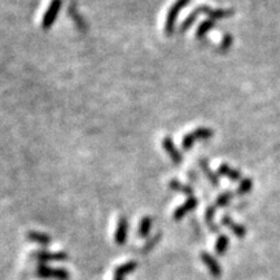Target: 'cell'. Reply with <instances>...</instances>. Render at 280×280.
<instances>
[{"mask_svg":"<svg viewBox=\"0 0 280 280\" xmlns=\"http://www.w3.org/2000/svg\"><path fill=\"white\" fill-rule=\"evenodd\" d=\"M252 187H253L252 179H250L249 177L243 178V179L240 181L239 187H237V193H239V195H245V193L252 191Z\"/></svg>","mask_w":280,"mask_h":280,"instance_id":"cell-21","label":"cell"},{"mask_svg":"<svg viewBox=\"0 0 280 280\" xmlns=\"http://www.w3.org/2000/svg\"><path fill=\"white\" fill-rule=\"evenodd\" d=\"M62 6V0H52L47 8L46 13H44L43 19H42V29L43 30H48L51 26L55 24V20H56L57 15H59V11Z\"/></svg>","mask_w":280,"mask_h":280,"instance_id":"cell-4","label":"cell"},{"mask_svg":"<svg viewBox=\"0 0 280 280\" xmlns=\"http://www.w3.org/2000/svg\"><path fill=\"white\" fill-rule=\"evenodd\" d=\"M199 164H200V168H201L202 173H204L205 177L208 178L209 181H210V183H212L213 186H218V184H219V177H218V174H215L212 169L209 168V162L206 161L205 159H200Z\"/></svg>","mask_w":280,"mask_h":280,"instance_id":"cell-14","label":"cell"},{"mask_svg":"<svg viewBox=\"0 0 280 280\" xmlns=\"http://www.w3.org/2000/svg\"><path fill=\"white\" fill-rule=\"evenodd\" d=\"M37 276L42 279H57V280H68L70 277L69 272L64 268H53L42 263L37 267Z\"/></svg>","mask_w":280,"mask_h":280,"instance_id":"cell-3","label":"cell"},{"mask_svg":"<svg viewBox=\"0 0 280 280\" xmlns=\"http://www.w3.org/2000/svg\"><path fill=\"white\" fill-rule=\"evenodd\" d=\"M128 235V222L126 217H121L118 221V226H117V231H115V243L118 245H123L127 241Z\"/></svg>","mask_w":280,"mask_h":280,"instance_id":"cell-9","label":"cell"},{"mask_svg":"<svg viewBox=\"0 0 280 280\" xmlns=\"http://www.w3.org/2000/svg\"><path fill=\"white\" fill-rule=\"evenodd\" d=\"M232 35L231 34H224L223 39H222V43L219 46V50L221 51H227L231 46H232Z\"/></svg>","mask_w":280,"mask_h":280,"instance_id":"cell-25","label":"cell"},{"mask_svg":"<svg viewBox=\"0 0 280 280\" xmlns=\"http://www.w3.org/2000/svg\"><path fill=\"white\" fill-rule=\"evenodd\" d=\"M151 226H152V219L151 217H143L140 221L139 226V236L140 237H147L148 233L151 231Z\"/></svg>","mask_w":280,"mask_h":280,"instance_id":"cell-20","label":"cell"},{"mask_svg":"<svg viewBox=\"0 0 280 280\" xmlns=\"http://www.w3.org/2000/svg\"><path fill=\"white\" fill-rule=\"evenodd\" d=\"M214 132L212 128L209 127H199L196 130L191 131L190 134L184 135V137L182 139V148L184 151L191 150L193 147V144L199 142V140H208L210 137H213Z\"/></svg>","mask_w":280,"mask_h":280,"instance_id":"cell-1","label":"cell"},{"mask_svg":"<svg viewBox=\"0 0 280 280\" xmlns=\"http://www.w3.org/2000/svg\"><path fill=\"white\" fill-rule=\"evenodd\" d=\"M218 174L222 175V177L228 178V179H231V181L233 182H239L243 179L241 171L231 168V166L227 165V164H222V165L218 168Z\"/></svg>","mask_w":280,"mask_h":280,"instance_id":"cell-10","label":"cell"},{"mask_svg":"<svg viewBox=\"0 0 280 280\" xmlns=\"http://www.w3.org/2000/svg\"><path fill=\"white\" fill-rule=\"evenodd\" d=\"M221 223L223 226H226L227 228H230L237 237H244L246 235V228L244 227L243 224H237L231 219L230 215H223L221 219Z\"/></svg>","mask_w":280,"mask_h":280,"instance_id":"cell-11","label":"cell"},{"mask_svg":"<svg viewBox=\"0 0 280 280\" xmlns=\"http://www.w3.org/2000/svg\"><path fill=\"white\" fill-rule=\"evenodd\" d=\"M170 188L174 191H178V192H182L184 195H188V196H193V188L188 184H183L182 182L177 181V179H173L170 181Z\"/></svg>","mask_w":280,"mask_h":280,"instance_id":"cell-16","label":"cell"},{"mask_svg":"<svg viewBox=\"0 0 280 280\" xmlns=\"http://www.w3.org/2000/svg\"><path fill=\"white\" fill-rule=\"evenodd\" d=\"M214 25H215V21H213V20H210V19L205 20V21H202L196 30V37L200 38V39L204 38L206 34H208L209 31L214 28Z\"/></svg>","mask_w":280,"mask_h":280,"instance_id":"cell-18","label":"cell"},{"mask_svg":"<svg viewBox=\"0 0 280 280\" xmlns=\"http://www.w3.org/2000/svg\"><path fill=\"white\" fill-rule=\"evenodd\" d=\"M162 147H164V150L168 152V155L170 156L171 161L175 162V164H181V162L183 161V156L179 152V150H178L177 146H175L171 137H164V140H162Z\"/></svg>","mask_w":280,"mask_h":280,"instance_id":"cell-7","label":"cell"},{"mask_svg":"<svg viewBox=\"0 0 280 280\" xmlns=\"http://www.w3.org/2000/svg\"><path fill=\"white\" fill-rule=\"evenodd\" d=\"M199 205V200L196 199L195 196H191L186 200V201L182 204L179 208L175 209L174 214H173V218H174L175 221H181L182 218L184 217L186 214H188L190 212H192L193 209L196 208Z\"/></svg>","mask_w":280,"mask_h":280,"instance_id":"cell-6","label":"cell"},{"mask_svg":"<svg viewBox=\"0 0 280 280\" xmlns=\"http://www.w3.org/2000/svg\"><path fill=\"white\" fill-rule=\"evenodd\" d=\"M209 11H210V8H209V7H204V6H202V7H199V8H196V10L193 11V12L191 13V15L188 16V17H187V19L184 20L183 22H182L181 30L182 31L188 30V29H190L191 26H192L193 22L196 21V19H197V17H199L200 15H201V13H206V15H208Z\"/></svg>","mask_w":280,"mask_h":280,"instance_id":"cell-12","label":"cell"},{"mask_svg":"<svg viewBox=\"0 0 280 280\" xmlns=\"http://www.w3.org/2000/svg\"><path fill=\"white\" fill-rule=\"evenodd\" d=\"M190 3V0H177L173 7L169 11L168 16H166V21H165V33L166 35H171L174 33L175 29V22H177L178 16L181 13L182 8L186 7L187 4Z\"/></svg>","mask_w":280,"mask_h":280,"instance_id":"cell-2","label":"cell"},{"mask_svg":"<svg viewBox=\"0 0 280 280\" xmlns=\"http://www.w3.org/2000/svg\"><path fill=\"white\" fill-rule=\"evenodd\" d=\"M232 199H233V192H230V191H228V192H223L221 196L215 200L214 205L218 206V208H222V206L228 205Z\"/></svg>","mask_w":280,"mask_h":280,"instance_id":"cell-23","label":"cell"},{"mask_svg":"<svg viewBox=\"0 0 280 280\" xmlns=\"http://www.w3.org/2000/svg\"><path fill=\"white\" fill-rule=\"evenodd\" d=\"M232 11L231 10H212L209 11V19L215 21V20H219V19H224V17H228V16L232 15Z\"/></svg>","mask_w":280,"mask_h":280,"instance_id":"cell-22","label":"cell"},{"mask_svg":"<svg viewBox=\"0 0 280 280\" xmlns=\"http://www.w3.org/2000/svg\"><path fill=\"white\" fill-rule=\"evenodd\" d=\"M228 245H230V239L226 235H219V237L217 239V243H215V253L218 255L224 254L228 249Z\"/></svg>","mask_w":280,"mask_h":280,"instance_id":"cell-19","label":"cell"},{"mask_svg":"<svg viewBox=\"0 0 280 280\" xmlns=\"http://www.w3.org/2000/svg\"><path fill=\"white\" fill-rule=\"evenodd\" d=\"M160 237H161V233H157V235H155L153 237H151V239L148 240L146 244H144V246L142 248V250H140V252L143 253V254H146V253H150L151 250L155 248L156 244L160 241Z\"/></svg>","mask_w":280,"mask_h":280,"instance_id":"cell-24","label":"cell"},{"mask_svg":"<svg viewBox=\"0 0 280 280\" xmlns=\"http://www.w3.org/2000/svg\"><path fill=\"white\" fill-rule=\"evenodd\" d=\"M215 210H217V206L215 205H210L206 208V212H205V222L208 223L209 228L213 231V232H218V226L214 223V214H215Z\"/></svg>","mask_w":280,"mask_h":280,"instance_id":"cell-17","label":"cell"},{"mask_svg":"<svg viewBox=\"0 0 280 280\" xmlns=\"http://www.w3.org/2000/svg\"><path fill=\"white\" fill-rule=\"evenodd\" d=\"M137 267V263L135 261H130L127 263L119 266L114 272V280H124V277L127 276L128 274H131L135 268Z\"/></svg>","mask_w":280,"mask_h":280,"instance_id":"cell-13","label":"cell"},{"mask_svg":"<svg viewBox=\"0 0 280 280\" xmlns=\"http://www.w3.org/2000/svg\"><path fill=\"white\" fill-rule=\"evenodd\" d=\"M31 257L34 259H37L38 262H60V261H66L68 259V254L66 253H51L46 252V250H38L31 254Z\"/></svg>","mask_w":280,"mask_h":280,"instance_id":"cell-5","label":"cell"},{"mask_svg":"<svg viewBox=\"0 0 280 280\" xmlns=\"http://www.w3.org/2000/svg\"><path fill=\"white\" fill-rule=\"evenodd\" d=\"M28 240L33 241V243H37L39 245H48L51 243V237L46 233H42V232H37V231H30L28 232L26 235Z\"/></svg>","mask_w":280,"mask_h":280,"instance_id":"cell-15","label":"cell"},{"mask_svg":"<svg viewBox=\"0 0 280 280\" xmlns=\"http://www.w3.org/2000/svg\"><path fill=\"white\" fill-rule=\"evenodd\" d=\"M200 257H201V261L204 262V264H205L206 267H208V270L210 271L212 276H214V277L221 276L222 267H221V264L218 263V261L214 258V257H212V255L206 252H202L201 254H200Z\"/></svg>","mask_w":280,"mask_h":280,"instance_id":"cell-8","label":"cell"}]
</instances>
